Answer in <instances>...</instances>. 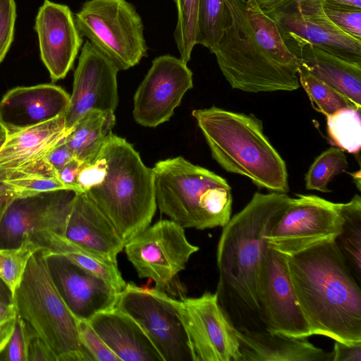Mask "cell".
<instances>
[{
	"label": "cell",
	"instance_id": "cell-5",
	"mask_svg": "<svg viewBox=\"0 0 361 361\" xmlns=\"http://www.w3.org/2000/svg\"><path fill=\"white\" fill-rule=\"evenodd\" d=\"M99 154L106 171L85 193L126 244L149 226L156 212L153 171L131 144L112 133Z\"/></svg>",
	"mask_w": 361,
	"mask_h": 361
},
{
	"label": "cell",
	"instance_id": "cell-36",
	"mask_svg": "<svg viewBox=\"0 0 361 361\" xmlns=\"http://www.w3.org/2000/svg\"><path fill=\"white\" fill-rule=\"evenodd\" d=\"M77 319L80 342L94 361H121L86 320Z\"/></svg>",
	"mask_w": 361,
	"mask_h": 361
},
{
	"label": "cell",
	"instance_id": "cell-4",
	"mask_svg": "<svg viewBox=\"0 0 361 361\" xmlns=\"http://www.w3.org/2000/svg\"><path fill=\"white\" fill-rule=\"evenodd\" d=\"M212 152L226 171L273 192L288 191L286 165L263 133L260 120L216 106L192 112Z\"/></svg>",
	"mask_w": 361,
	"mask_h": 361
},
{
	"label": "cell",
	"instance_id": "cell-1",
	"mask_svg": "<svg viewBox=\"0 0 361 361\" xmlns=\"http://www.w3.org/2000/svg\"><path fill=\"white\" fill-rule=\"evenodd\" d=\"M290 200L286 193L257 192L223 227L216 250L219 279L215 293L237 331L265 330L260 319L258 289L268 247L267 235Z\"/></svg>",
	"mask_w": 361,
	"mask_h": 361
},
{
	"label": "cell",
	"instance_id": "cell-27",
	"mask_svg": "<svg viewBox=\"0 0 361 361\" xmlns=\"http://www.w3.org/2000/svg\"><path fill=\"white\" fill-rule=\"evenodd\" d=\"M116 122L114 111L91 110L71 129L64 142L75 158L91 164L97 158Z\"/></svg>",
	"mask_w": 361,
	"mask_h": 361
},
{
	"label": "cell",
	"instance_id": "cell-2",
	"mask_svg": "<svg viewBox=\"0 0 361 361\" xmlns=\"http://www.w3.org/2000/svg\"><path fill=\"white\" fill-rule=\"evenodd\" d=\"M227 24L209 49L230 85L247 92L293 91L300 63L274 20L248 0H225Z\"/></svg>",
	"mask_w": 361,
	"mask_h": 361
},
{
	"label": "cell",
	"instance_id": "cell-45",
	"mask_svg": "<svg viewBox=\"0 0 361 361\" xmlns=\"http://www.w3.org/2000/svg\"><path fill=\"white\" fill-rule=\"evenodd\" d=\"M8 170L0 169V221L9 202L18 195L7 182Z\"/></svg>",
	"mask_w": 361,
	"mask_h": 361
},
{
	"label": "cell",
	"instance_id": "cell-3",
	"mask_svg": "<svg viewBox=\"0 0 361 361\" xmlns=\"http://www.w3.org/2000/svg\"><path fill=\"white\" fill-rule=\"evenodd\" d=\"M284 256L297 301L312 334L348 344L360 343V284L335 240Z\"/></svg>",
	"mask_w": 361,
	"mask_h": 361
},
{
	"label": "cell",
	"instance_id": "cell-33",
	"mask_svg": "<svg viewBox=\"0 0 361 361\" xmlns=\"http://www.w3.org/2000/svg\"><path fill=\"white\" fill-rule=\"evenodd\" d=\"M176 4L178 20L174 39L180 59L185 63L190 59L197 44V15L200 0H173Z\"/></svg>",
	"mask_w": 361,
	"mask_h": 361
},
{
	"label": "cell",
	"instance_id": "cell-10",
	"mask_svg": "<svg viewBox=\"0 0 361 361\" xmlns=\"http://www.w3.org/2000/svg\"><path fill=\"white\" fill-rule=\"evenodd\" d=\"M178 299L157 288L127 283L115 307L140 326L163 361H193Z\"/></svg>",
	"mask_w": 361,
	"mask_h": 361
},
{
	"label": "cell",
	"instance_id": "cell-28",
	"mask_svg": "<svg viewBox=\"0 0 361 361\" xmlns=\"http://www.w3.org/2000/svg\"><path fill=\"white\" fill-rule=\"evenodd\" d=\"M343 224L335 243L357 281L361 283V198L355 194L341 204Z\"/></svg>",
	"mask_w": 361,
	"mask_h": 361
},
{
	"label": "cell",
	"instance_id": "cell-50",
	"mask_svg": "<svg viewBox=\"0 0 361 361\" xmlns=\"http://www.w3.org/2000/svg\"><path fill=\"white\" fill-rule=\"evenodd\" d=\"M6 137L4 138H2V139H0V147L2 146V145L4 144V141H5V139H6Z\"/></svg>",
	"mask_w": 361,
	"mask_h": 361
},
{
	"label": "cell",
	"instance_id": "cell-15",
	"mask_svg": "<svg viewBox=\"0 0 361 361\" xmlns=\"http://www.w3.org/2000/svg\"><path fill=\"white\" fill-rule=\"evenodd\" d=\"M258 302L266 331L290 338L312 336L297 301L285 256L269 245L261 268Z\"/></svg>",
	"mask_w": 361,
	"mask_h": 361
},
{
	"label": "cell",
	"instance_id": "cell-37",
	"mask_svg": "<svg viewBox=\"0 0 361 361\" xmlns=\"http://www.w3.org/2000/svg\"><path fill=\"white\" fill-rule=\"evenodd\" d=\"M329 19L346 34L361 40V9L335 6L322 3Z\"/></svg>",
	"mask_w": 361,
	"mask_h": 361
},
{
	"label": "cell",
	"instance_id": "cell-35",
	"mask_svg": "<svg viewBox=\"0 0 361 361\" xmlns=\"http://www.w3.org/2000/svg\"><path fill=\"white\" fill-rule=\"evenodd\" d=\"M7 182L18 195L66 188L56 173L32 172L27 169L8 170Z\"/></svg>",
	"mask_w": 361,
	"mask_h": 361
},
{
	"label": "cell",
	"instance_id": "cell-8",
	"mask_svg": "<svg viewBox=\"0 0 361 361\" xmlns=\"http://www.w3.org/2000/svg\"><path fill=\"white\" fill-rule=\"evenodd\" d=\"M74 18L80 35L119 71L135 66L147 56L142 18L126 0L87 1Z\"/></svg>",
	"mask_w": 361,
	"mask_h": 361
},
{
	"label": "cell",
	"instance_id": "cell-18",
	"mask_svg": "<svg viewBox=\"0 0 361 361\" xmlns=\"http://www.w3.org/2000/svg\"><path fill=\"white\" fill-rule=\"evenodd\" d=\"M46 255L53 282L76 319L88 321L115 307L119 293L108 281L61 255Z\"/></svg>",
	"mask_w": 361,
	"mask_h": 361
},
{
	"label": "cell",
	"instance_id": "cell-7",
	"mask_svg": "<svg viewBox=\"0 0 361 361\" xmlns=\"http://www.w3.org/2000/svg\"><path fill=\"white\" fill-rule=\"evenodd\" d=\"M13 300L18 315L44 341L56 361H94L80 342L76 318L53 282L44 250L30 257Z\"/></svg>",
	"mask_w": 361,
	"mask_h": 361
},
{
	"label": "cell",
	"instance_id": "cell-41",
	"mask_svg": "<svg viewBox=\"0 0 361 361\" xmlns=\"http://www.w3.org/2000/svg\"><path fill=\"white\" fill-rule=\"evenodd\" d=\"M18 312L14 304L0 302V353L9 341L16 322Z\"/></svg>",
	"mask_w": 361,
	"mask_h": 361
},
{
	"label": "cell",
	"instance_id": "cell-42",
	"mask_svg": "<svg viewBox=\"0 0 361 361\" xmlns=\"http://www.w3.org/2000/svg\"><path fill=\"white\" fill-rule=\"evenodd\" d=\"M74 158L73 152L63 140L50 150L45 160L56 172Z\"/></svg>",
	"mask_w": 361,
	"mask_h": 361
},
{
	"label": "cell",
	"instance_id": "cell-32",
	"mask_svg": "<svg viewBox=\"0 0 361 361\" xmlns=\"http://www.w3.org/2000/svg\"><path fill=\"white\" fill-rule=\"evenodd\" d=\"M348 161L344 151L331 147L317 157L305 174V187L307 190L329 192V182L336 175L346 171Z\"/></svg>",
	"mask_w": 361,
	"mask_h": 361
},
{
	"label": "cell",
	"instance_id": "cell-19",
	"mask_svg": "<svg viewBox=\"0 0 361 361\" xmlns=\"http://www.w3.org/2000/svg\"><path fill=\"white\" fill-rule=\"evenodd\" d=\"M41 59L53 81L63 79L72 68L82 39L68 6L44 0L36 16Z\"/></svg>",
	"mask_w": 361,
	"mask_h": 361
},
{
	"label": "cell",
	"instance_id": "cell-29",
	"mask_svg": "<svg viewBox=\"0 0 361 361\" xmlns=\"http://www.w3.org/2000/svg\"><path fill=\"white\" fill-rule=\"evenodd\" d=\"M327 134L331 145L356 154L361 147L360 111L345 107L326 116Z\"/></svg>",
	"mask_w": 361,
	"mask_h": 361
},
{
	"label": "cell",
	"instance_id": "cell-14",
	"mask_svg": "<svg viewBox=\"0 0 361 361\" xmlns=\"http://www.w3.org/2000/svg\"><path fill=\"white\" fill-rule=\"evenodd\" d=\"M268 16L276 23L284 41L308 43L361 66V40L336 26L324 13L321 0H292Z\"/></svg>",
	"mask_w": 361,
	"mask_h": 361
},
{
	"label": "cell",
	"instance_id": "cell-43",
	"mask_svg": "<svg viewBox=\"0 0 361 361\" xmlns=\"http://www.w3.org/2000/svg\"><path fill=\"white\" fill-rule=\"evenodd\" d=\"M332 361H361V342L345 343L335 341Z\"/></svg>",
	"mask_w": 361,
	"mask_h": 361
},
{
	"label": "cell",
	"instance_id": "cell-13",
	"mask_svg": "<svg viewBox=\"0 0 361 361\" xmlns=\"http://www.w3.org/2000/svg\"><path fill=\"white\" fill-rule=\"evenodd\" d=\"M78 192L63 188L15 197L0 221V247H18L46 231L63 235L66 221Z\"/></svg>",
	"mask_w": 361,
	"mask_h": 361
},
{
	"label": "cell",
	"instance_id": "cell-6",
	"mask_svg": "<svg viewBox=\"0 0 361 361\" xmlns=\"http://www.w3.org/2000/svg\"><path fill=\"white\" fill-rule=\"evenodd\" d=\"M157 206L184 228L224 227L231 219V188L215 173L183 157L152 168Z\"/></svg>",
	"mask_w": 361,
	"mask_h": 361
},
{
	"label": "cell",
	"instance_id": "cell-26",
	"mask_svg": "<svg viewBox=\"0 0 361 361\" xmlns=\"http://www.w3.org/2000/svg\"><path fill=\"white\" fill-rule=\"evenodd\" d=\"M47 254L61 255L80 267L103 278L120 293L127 283L118 270L117 262H111L86 251L58 233L46 231L31 239Z\"/></svg>",
	"mask_w": 361,
	"mask_h": 361
},
{
	"label": "cell",
	"instance_id": "cell-17",
	"mask_svg": "<svg viewBox=\"0 0 361 361\" xmlns=\"http://www.w3.org/2000/svg\"><path fill=\"white\" fill-rule=\"evenodd\" d=\"M119 70L88 40L85 41L74 73L73 92L64 113L69 132L91 110L115 111L118 103Z\"/></svg>",
	"mask_w": 361,
	"mask_h": 361
},
{
	"label": "cell",
	"instance_id": "cell-30",
	"mask_svg": "<svg viewBox=\"0 0 361 361\" xmlns=\"http://www.w3.org/2000/svg\"><path fill=\"white\" fill-rule=\"evenodd\" d=\"M298 73L300 85L306 92L312 106L317 111L329 116L345 107L357 109L345 96L314 77L301 65Z\"/></svg>",
	"mask_w": 361,
	"mask_h": 361
},
{
	"label": "cell",
	"instance_id": "cell-9",
	"mask_svg": "<svg viewBox=\"0 0 361 361\" xmlns=\"http://www.w3.org/2000/svg\"><path fill=\"white\" fill-rule=\"evenodd\" d=\"M123 249L140 278L154 281L156 288L173 298L185 297L178 274L199 247L188 240L183 227L171 219L160 220L131 238Z\"/></svg>",
	"mask_w": 361,
	"mask_h": 361
},
{
	"label": "cell",
	"instance_id": "cell-38",
	"mask_svg": "<svg viewBox=\"0 0 361 361\" xmlns=\"http://www.w3.org/2000/svg\"><path fill=\"white\" fill-rule=\"evenodd\" d=\"M29 329L30 325L18 314L13 332L0 353V360L27 361Z\"/></svg>",
	"mask_w": 361,
	"mask_h": 361
},
{
	"label": "cell",
	"instance_id": "cell-24",
	"mask_svg": "<svg viewBox=\"0 0 361 361\" xmlns=\"http://www.w3.org/2000/svg\"><path fill=\"white\" fill-rule=\"evenodd\" d=\"M68 133L62 114L49 121L7 134L0 147V169H20L44 161Z\"/></svg>",
	"mask_w": 361,
	"mask_h": 361
},
{
	"label": "cell",
	"instance_id": "cell-16",
	"mask_svg": "<svg viewBox=\"0 0 361 361\" xmlns=\"http://www.w3.org/2000/svg\"><path fill=\"white\" fill-rule=\"evenodd\" d=\"M192 86V73L180 59L169 54L155 58L134 95L135 121L149 128L168 121Z\"/></svg>",
	"mask_w": 361,
	"mask_h": 361
},
{
	"label": "cell",
	"instance_id": "cell-23",
	"mask_svg": "<svg viewBox=\"0 0 361 361\" xmlns=\"http://www.w3.org/2000/svg\"><path fill=\"white\" fill-rule=\"evenodd\" d=\"M284 42L300 65L361 110V66L347 62L308 43Z\"/></svg>",
	"mask_w": 361,
	"mask_h": 361
},
{
	"label": "cell",
	"instance_id": "cell-12",
	"mask_svg": "<svg viewBox=\"0 0 361 361\" xmlns=\"http://www.w3.org/2000/svg\"><path fill=\"white\" fill-rule=\"evenodd\" d=\"M193 361H240L237 330L219 305L216 293L178 299Z\"/></svg>",
	"mask_w": 361,
	"mask_h": 361
},
{
	"label": "cell",
	"instance_id": "cell-25",
	"mask_svg": "<svg viewBox=\"0 0 361 361\" xmlns=\"http://www.w3.org/2000/svg\"><path fill=\"white\" fill-rule=\"evenodd\" d=\"M240 361H332L307 338H298L261 331H237Z\"/></svg>",
	"mask_w": 361,
	"mask_h": 361
},
{
	"label": "cell",
	"instance_id": "cell-22",
	"mask_svg": "<svg viewBox=\"0 0 361 361\" xmlns=\"http://www.w3.org/2000/svg\"><path fill=\"white\" fill-rule=\"evenodd\" d=\"M87 322L121 361H163L140 326L117 307L99 312Z\"/></svg>",
	"mask_w": 361,
	"mask_h": 361
},
{
	"label": "cell",
	"instance_id": "cell-11",
	"mask_svg": "<svg viewBox=\"0 0 361 361\" xmlns=\"http://www.w3.org/2000/svg\"><path fill=\"white\" fill-rule=\"evenodd\" d=\"M267 235L268 245L284 255L335 240L341 231V204L296 194Z\"/></svg>",
	"mask_w": 361,
	"mask_h": 361
},
{
	"label": "cell",
	"instance_id": "cell-44",
	"mask_svg": "<svg viewBox=\"0 0 361 361\" xmlns=\"http://www.w3.org/2000/svg\"><path fill=\"white\" fill-rule=\"evenodd\" d=\"M81 165L82 162L74 158L56 172L57 178L66 188L78 192L76 188V179Z\"/></svg>",
	"mask_w": 361,
	"mask_h": 361
},
{
	"label": "cell",
	"instance_id": "cell-47",
	"mask_svg": "<svg viewBox=\"0 0 361 361\" xmlns=\"http://www.w3.org/2000/svg\"><path fill=\"white\" fill-rule=\"evenodd\" d=\"M323 4L335 6L361 9V0H321Z\"/></svg>",
	"mask_w": 361,
	"mask_h": 361
},
{
	"label": "cell",
	"instance_id": "cell-48",
	"mask_svg": "<svg viewBox=\"0 0 361 361\" xmlns=\"http://www.w3.org/2000/svg\"><path fill=\"white\" fill-rule=\"evenodd\" d=\"M0 302L6 305L14 304L13 293L0 277Z\"/></svg>",
	"mask_w": 361,
	"mask_h": 361
},
{
	"label": "cell",
	"instance_id": "cell-40",
	"mask_svg": "<svg viewBox=\"0 0 361 361\" xmlns=\"http://www.w3.org/2000/svg\"><path fill=\"white\" fill-rule=\"evenodd\" d=\"M56 361L53 353L30 326L27 343V361Z\"/></svg>",
	"mask_w": 361,
	"mask_h": 361
},
{
	"label": "cell",
	"instance_id": "cell-49",
	"mask_svg": "<svg viewBox=\"0 0 361 361\" xmlns=\"http://www.w3.org/2000/svg\"><path fill=\"white\" fill-rule=\"evenodd\" d=\"M7 135L6 130L0 122V139L4 138Z\"/></svg>",
	"mask_w": 361,
	"mask_h": 361
},
{
	"label": "cell",
	"instance_id": "cell-20",
	"mask_svg": "<svg viewBox=\"0 0 361 361\" xmlns=\"http://www.w3.org/2000/svg\"><path fill=\"white\" fill-rule=\"evenodd\" d=\"M70 95L51 84L17 87L0 101V122L7 134L35 126L64 114Z\"/></svg>",
	"mask_w": 361,
	"mask_h": 361
},
{
	"label": "cell",
	"instance_id": "cell-34",
	"mask_svg": "<svg viewBox=\"0 0 361 361\" xmlns=\"http://www.w3.org/2000/svg\"><path fill=\"white\" fill-rule=\"evenodd\" d=\"M41 247L31 240L16 247H0V277L14 293L30 257Z\"/></svg>",
	"mask_w": 361,
	"mask_h": 361
},
{
	"label": "cell",
	"instance_id": "cell-39",
	"mask_svg": "<svg viewBox=\"0 0 361 361\" xmlns=\"http://www.w3.org/2000/svg\"><path fill=\"white\" fill-rule=\"evenodd\" d=\"M16 19L15 0H0V63L13 42Z\"/></svg>",
	"mask_w": 361,
	"mask_h": 361
},
{
	"label": "cell",
	"instance_id": "cell-46",
	"mask_svg": "<svg viewBox=\"0 0 361 361\" xmlns=\"http://www.w3.org/2000/svg\"><path fill=\"white\" fill-rule=\"evenodd\" d=\"M266 15H269L284 7L292 0H248Z\"/></svg>",
	"mask_w": 361,
	"mask_h": 361
},
{
	"label": "cell",
	"instance_id": "cell-21",
	"mask_svg": "<svg viewBox=\"0 0 361 361\" xmlns=\"http://www.w3.org/2000/svg\"><path fill=\"white\" fill-rule=\"evenodd\" d=\"M63 237L82 249L117 262L125 243L85 192H78L67 216Z\"/></svg>",
	"mask_w": 361,
	"mask_h": 361
},
{
	"label": "cell",
	"instance_id": "cell-31",
	"mask_svg": "<svg viewBox=\"0 0 361 361\" xmlns=\"http://www.w3.org/2000/svg\"><path fill=\"white\" fill-rule=\"evenodd\" d=\"M228 13L225 0H200L197 44L212 48L222 35L227 24Z\"/></svg>",
	"mask_w": 361,
	"mask_h": 361
}]
</instances>
